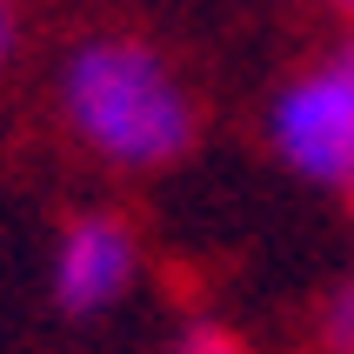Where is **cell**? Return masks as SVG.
Wrapping results in <instances>:
<instances>
[{"label": "cell", "mask_w": 354, "mask_h": 354, "mask_svg": "<svg viewBox=\"0 0 354 354\" xmlns=\"http://www.w3.org/2000/svg\"><path fill=\"white\" fill-rule=\"evenodd\" d=\"M328 7H335V14H348V20H354V0H328Z\"/></svg>", "instance_id": "obj_7"}, {"label": "cell", "mask_w": 354, "mask_h": 354, "mask_svg": "<svg viewBox=\"0 0 354 354\" xmlns=\"http://www.w3.org/2000/svg\"><path fill=\"white\" fill-rule=\"evenodd\" d=\"M174 354H248V348H241V341L227 335V328H194V335L180 341Z\"/></svg>", "instance_id": "obj_5"}, {"label": "cell", "mask_w": 354, "mask_h": 354, "mask_svg": "<svg viewBox=\"0 0 354 354\" xmlns=\"http://www.w3.org/2000/svg\"><path fill=\"white\" fill-rule=\"evenodd\" d=\"M14 47H20V0H0V67L14 60Z\"/></svg>", "instance_id": "obj_6"}, {"label": "cell", "mask_w": 354, "mask_h": 354, "mask_svg": "<svg viewBox=\"0 0 354 354\" xmlns=\"http://www.w3.org/2000/svg\"><path fill=\"white\" fill-rule=\"evenodd\" d=\"M60 100H67L74 134L100 160L134 167V174L180 160L201 134V114L187 100V87L140 34H94L67 60Z\"/></svg>", "instance_id": "obj_1"}, {"label": "cell", "mask_w": 354, "mask_h": 354, "mask_svg": "<svg viewBox=\"0 0 354 354\" xmlns=\"http://www.w3.org/2000/svg\"><path fill=\"white\" fill-rule=\"evenodd\" d=\"M308 354H354V274L315 308V321H308Z\"/></svg>", "instance_id": "obj_4"}, {"label": "cell", "mask_w": 354, "mask_h": 354, "mask_svg": "<svg viewBox=\"0 0 354 354\" xmlns=\"http://www.w3.org/2000/svg\"><path fill=\"white\" fill-rule=\"evenodd\" d=\"M274 140L301 174L315 180H348L354 174V74L348 60H328L315 74H301L274 107Z\"/></svg>", "instance_id": "obj_2"}, {"label": "cell", "mask_w": 354, "mask_h": 354, "mask_svg": "<svg viewBox=\"0 0 354 354\" xmlns=\"http://www.w3.org/2000/svg\"><path fill=\"white\" fill-rule=\"evenodd\" d=\"M341 187H348V207H354V174H348V180H341Z\"/></svg>", "instance_id": "obj_8"}, {"label": "cell", "mask_w": 354, "mask_h": 354, "mask_svg": "<svg viewBox=\"0 0 354 354\" xmlns=\"http://www.w3.org/2000/svg\"><path fill=\"white\" fill-rule=\"evenodd\" d=\"M134 227L114 214H80L54 254V301L67 315H100L134 281Z\"/></svg>", "instance_id": "obj_3"}]
</instances>
